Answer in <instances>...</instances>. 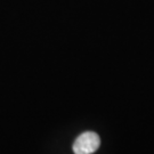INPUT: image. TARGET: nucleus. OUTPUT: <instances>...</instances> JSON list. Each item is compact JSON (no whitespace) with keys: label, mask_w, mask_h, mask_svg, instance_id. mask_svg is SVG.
<instances>
[{"label":"nucleus","mask_w":154,"mask_h":154,"mask_svg":"<svg viewBox=\"0 0 154 154\" xmlns=\"http://www.w3.org/2000/svg\"><path fill=\"white\" fill-rule=\"evenodd\" d=\"M100 145L99 136L94 131H86L81 134L73 144L74 154H93Z\"/></svg>","instance_id":"f257e3e1"}]
</instances>
